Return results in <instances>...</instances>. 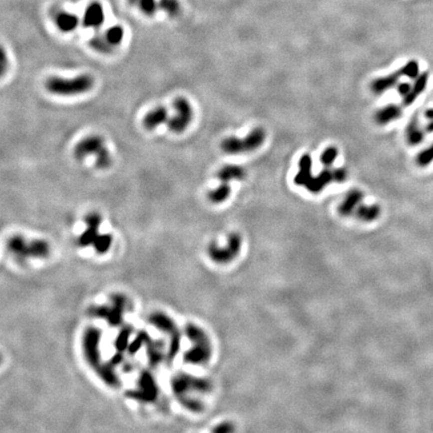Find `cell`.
Wrapping results in <instances>:
<instances>
[{
	"label": "cell",
	"mask_w": 433,
	"mask_h": 433,
	"mask_svg": "<svg viewBox=\"0 0 433 433\" xmlns=\"http://www.w3.org/2000/svg\"><path fill=\"white\" fill-rule=\"evenodd\" d=\"M101 332L98 328L88 327L82 335V352L83 357L90 369L98 378L110 388H118L120 380L113 368L102 360L100 351Z\"/></svg>",
	"instance_id": "6da1fadb"
},
{
	"label": "cell",
	"mask_w": 433,
	"mask_h": 433,
	"mask_svg": "<svg viewBox=\"0 0 433 433\" xmlns=\"http://www.w3.org/2000/svg\"><path fill=\"white\" fill-rule=\"evenodd\" d=\"M6 250L19 260H43L49 257L51 248L44 239L13 235L6 241Z\"/></svg>",
	"instance_id": "7a4b0ae2"
},
{
	"label": "cell",
	"mask_w": 433,
	"mask_h": 433,
	"mask_svg": "<svg viewBox=\"0 0 433 433\" xmlns=\"http://www.w3.org/2000/svg\"><path fill=\"white\" fill-rule=\"evenodd\" d=\"M94 86L92 75L84 73L74 77L50 76L44 82L46 91L53 95L74 96L88 92Z\"/></svg>",
	"instance_id": "3957f363"
},
{
	"label": "cell",
	"mask_w": 433,
	"mask_h": 433,
	"mask_svg": "<svg viewBox=\"0 0 433 433\" xmlns=\"http://www.w3.org/2000/svg\"><path fill=\"white\" fill-rule=\"evenodd\" d=\"M90 156L95 158V166L98 169H107L112 163L103 137L97 134L85 136L76 143L73 149V157L77 161H82Z\"/></svg>",
	"instance_id": "277c9868"
},
{
	"label": "cell",
	"mask_w": 433,
	"mask_h": 433,
	"mask_svg": "<svg viewBox=\"0 0 433 433\" xmlns=\"http://www.w3.org/2000/svg\"><path fill=\"white\" fill-rule=\"evenodd\" d=\"M266 139V131L262 127L254 128L245 138L230 136L225 138L222 143V150L229 155H239L253 152L259 149Z\"/></svg>",
	"instance_id": "5b68a950"
},
{
	"label": "cell",
	"mask_w": 433,
	"mask_h": 433,
	"mask_svg": "<svg viewBox=\"0 0 433 433\" xmlns=\"http://www.w3.org/2000/svg\"><path fill=\"white\" fill-rule=\"evenodd\" d=\"M174 108L176 114L168 119L167 125L172 132H184L194 117V111L190 101L185 97H178L174 101Z\"/></svg>",
	"instance_id": "8992f818"
},
{
	"label": "cell",
	"mask_w": 433,
	"mask_h": 433,
	"mask_svg": "<svg viewBox=\"0 0 433 433\" xmlns=\"http://www.w3.org/2000/svg\"><path fill=\"white\" fill-rule=\"evenodd\" d=\"M127 301L123 296H114L110 304L95 309V315L103 318L110 325H117L121 322L126 308Z\"/></svg>",
	"instance_id": "52a82bcc"
},
{
	"label": "cell",
	"mask_w": 433,
	"mask_h": 433,
	"mask_svg": "<svg viewBox=\"0 0 433 433\" xmlns=\"http://www.w3.org/2000/svg\"><path fill=\"white\" fill-rule=\"evenodd\" d=\"M417 73H418V63L412 61L408 63L406 66H404L402 69H400L396 74H391L386 77L375 79L371 84V88L375 93H381L389 89L390 87H392L393 84L396 83L399 76L407 75L409 77H414Z\"/></svg>",
	"instance_id": "ba28073f"
},
{
	"label": "cell",
	"mask_w": 433,
	"mask_h": 433,
	"mask_svg": "<svg viewBox=\"0 0 433 433\" xmlns=\"http://www.w3.org/2000/svg\"><path fill=\"white\" fill-rule=\"evenodd\" d=\"M102 218L98 213H90L85 217V230L78 237L77 243L80 247L85 248L92 246L95 240L99 237V228Z\"/></svg>",
	"instance_id": "9c48e42d"
},
{
	"label": "cell",
	"mask_w": 433,
	"mask_h": 433,
	"mask_svg": "<svg viewBox=\"0 0 433 433\" xmlns=\"http://www.w3.org/2000/svg\"><path fill=\"white\" fill-rule=\"evenodd\" d=\"M104 21V11L103 7L98 2L90 3L83 14L82 23L88 28H98L102 25Z\"/></svg>",
	"instance_id": "30bf717a"
},
{
	"label": "cell",
	"mask_w": 433,
	"mask_h": 433,
	"mask_svg": "<svg viewBox=\"0 0 433 433\" xmlns=\"http://www.w3.org/2000/svg\"><path fill=\"white\" fill-rule=\"evenodd\" d=\"M169 118L170 116L167 107L160 105L150 110L146 115L143 116L142 125L148 130H154L161 124L167 123Z\"/></svg>",
	"instance_id": "8fae6325"
},
{
	"label": "cell",
	"mask_w": 433,
	"mask_h": 433,
	"mask_svg": "<svg viewBox=\"0 0 433 433\" xmlns=\"http://www.w3.org/2000/svg\"><path fill=\"white\" fill-rule=\"evenodd\" d=\"M332 182H335L334 171L330 169H325L317 176L312 175L304 187L312 194H318Z\"/></svg>",
	"instance_id": "7c38bea8"
},
{
	"label": "cell",
	"mask_w": 433,
	"mask_h": 433,
	"mask_svg": "<svg viewBox=\"0 0 433 433\" xmlns=\"http://www.w3.org/2000/svg\"><path fill=\"white\" fill-rule=\"evenodd\" d=\"M54 22H55L56 27L60 31L64 32V33H68V32H71V31L76 29V27L79 24V19L73 13L66 12V11H60L57 14H55Z\"/></svg>",
	"instance_id": "4fadbf2b"
},
{
	"label": "cell",
	"mask_w": 433,
	"mask_h": 433,
	"mask_svg": "<svg viewBox=\"0 0 433 433\" xmlns=\"http://www.w3.org/2000/svg\"><path fill=\"white\" fill-rule=\"evenodd\" d=\"M217 177L222 183H229L231 181H241L246 177V171L243 167L237 165H228L223 167L217 174Z\"/></svg>",
	"instance_id": "5bb4252c"
},
{
	"label": "cell",
	"mask_w": 433,
	"mask_h": 433,
	"mask_svg": "<svg viewBox=\"0 0 433 433\" xmlns=\"http://www.w3.org/2000/svg\"><path fill=\"white\" fill-rule=\"evenodd\" d=\"M312 176V159L310 155L305 154L299 161V173L294 178V183L297 186H305Z\"/></svg>",
	"instance_id": "9a60e30c"
},
{
	"label": "cell",
	"mask_w": 433,
	"mask_h": 433,
	"mask_svg": "<svg viewBox=\"0 0 433 433\" xmlns=\"http://www.w3.org/2000/svg\"><path fill=\"white\" fill-rule=\"evenodd\" d=\"M363 199V194L362 192L358 191V190H352L350 191L347 196L345 197L342 205L339 208V211L342 215H350L355 209L356 207L361 203Z\"/></svg>",
	"instance_id": "2e32d148"
},
{
	"label": "cell",
	"mask_w": 433,
	"mask_h": 433,
	"mask_svg": "<svg viewBox=\"0 0 433 433\" xmlns=\"http://www.w3.org/2000/svg\"><path fill=\"white\" fill-rule=\"evenodd\" d=\"M401 114V107L396 105H388L380 109L375 116V119L380 124H385L391 120L396 119Z\"/></svg>",
	"instance_id": "e0dca14e"
},
{
	"label": "cell",
	"mask_w": 433,
	"mask_h": 433,
	"mask_svg": "<svg viewBox=\"0 0 433 433\" xmlns=\"http://www.w3.org/2000/svg\"><path fill=\"white\" fill-rule=\"evenodd\" d=\"M104 38L105 40L109 43V45H111L112 47L119 45L124 37V29L122 26L120 25H114L109 27L105 33H104Z\"/></svg>",
	"instance_id": "ac0fdd59"
},
{
	"label": "cell",
	"mask_w": 433,
	"mask_h": 433,
	"mask_svg": "<svg viewBox=\"0 0 433 433\" xmlns=\"http://www.w3.org/2000/svg\"><path fill=\"white\" fill-rule=\"evenodd\" d=\"M380 213V209L378 206H364L361 205L356 211V215L359 219L363 221H373L375 220Z\"/></svg>",
	"instance_id": "d6986e66"
},
{
	"label": "cell",
	"mask_w": 433,
	"mask_h": 433,
	"mask_svg": "<svg viewBox=\"0 0 433 433\" xmlns=\"http://www.w3.org/2000/svg\"><path fill=\"white\" fill-rule=\"evenodd\" d=\"M231 194V188L228 185V183H223L220 187H218L217 189L211 191L209 193V199L213 202V203H222L225 200H227L229 198Z\"/></svg>",
	"instance_id": "ffe728a7"
},
{
	"label": "cell",
	"mask_w": 433,
	"mask_h": 433,
	"mask_svg": "<svg viewBox=\"0 0 433 433\" xmlns=\"http://www.w3.org/2000/svg\"><path fill=\"white\" fill-rule=\"evenodd\" d=\"M112 245V237L109 234L99 235V237L95 240L92 247L98 254H105Z\"/></svg>",
	"instance_id": "44dd1931"
},
{
	"label": "cell",
	"mask_w": 433,
	"mask_h": 433,
	"mask_svg": "<svg viewBox=\"0 0 433 433\" xmlns=\"http://www.w3.org/2000/svg\"><path fill=\"white\" fill-rule=\"evenodd\" d=\"M159 8L171 16L178 15L181 10L178 0H160Z\"/></svg>",
	"instance_id": "7402d4cb"
},
{
	"label": "cell",
	"mask_w": 433,
	"mask_h": 433,
	"mask_svg": "<svg viewBox=\"0 0 433 433\" xmlns=\"http://www.w3.org/2000/svg\"><path fill=\"white\" fill-rule=\"evenodd\" d=\"M90 45L92 48H94L96 51L101 52V53H109L112 50V46L109 45V43L105 40L104 36L102 35H97L94 36L93 38L90 39Z\"/></svg>",
	"instance_id": "603a6c76"
},
{
	"label": "cell",
	"mask_w": 433,
	"mask_h": 433,
	"mask_svg": "<svg viewBox=\"0 0 433 433\" xmlns=\"http://www.w3.org/2000/svg\"><path fill=\"white\" fill-rule=\"evenodd\" d=\"M338 154H339L338 150L335 147H329V148H327L322 153V155L320 157L321 164L324 167H326V168H330L334 164L336 158L338 157Z\"/></svg>",
	"instance_id": "cb8c5ba5"
},
{
	"label": "cell",
	"mask_w": 433,
	"mask_h": 433,
	"mask_svg": "<svg viewBox=\"0 0 433 433\" xmlns=\"http://www.w3.org/2000/svg\"><path fill=\"white\" fill-rule=\"evenodd\" d=\"M137 4L139 5L140 10L149 16L155 14L159 7V3L156 0H138Z\"/></svg>",
	"instance_id": "d4e9b609"
},
{
	"label": "cell",
	"mask_w": 433,
	"mask_h": 433,
	"mask_svg": "<svg viewBox=\"0 0 433 433\" xmlns=\"http://www.w3.org/2000/svg\"><path fill=\"white\" fill-rule=\"evenodd\" d=\"M9 69V57L6 49L0 44V78L3 77Z\"/></svg>",
	"instance_id": "484cf974"
},
{
	"label": "cell",
	"mask_w": 433,
	"mask_h": 433,
	"mask_svg": "<svg viewBox=\"0 0 433 433\" xmlns=\"http://www.w3.org/2000/svg\"><path fill=\"white\" fill-rule=\"evenodd\" d=\"M334 171V177H335V182L337 183H342L344 181H346L347 179V171L344 168H339V169H335Z\"/></svg>",
	"instance_id": "4316f807"
},
{
	"label": "cell",
	"mask_w": 433,
	"mask_h": 433,
	"mask_svg": "<svg viewBox=\"0 0 433 433\" xmlns=\"http://www.w3.org/2000/svg\"><path fill=\"white\" fill-rule=\"evenodd\" d=\"M397 90H398V92H399L400 95H402V96L405 97V96L410 92V90H411V86H410V84L404 82V83H401V84L398 85Z\"/></svg>",
	"instance_id": "83f0119b"
},
{
	"label": "cell",
	"mask_w": 433,
	"mask_h": 433,
	"mask_svg": "<svg viewBox=\"0 0 433 433\" xmlns=\"http://www.w3.org/2000/svg\"><path fill=\"white\" fill-rule=\"evenodd\" d=\"M128 2H129L130 4H132V5H134V4H137L138 0H128Z\"/></svg>",
	"instance_id": "f1b7e54d"
},
{
	"label": "cell",
	"mask_w": 433,
	"mask_h": 433,
	"mask_svg": "<svg viewBox=\"0 0 433 433\" xmlns=\"http://www.w3.org/2000/svg\"><path fill=\"white\" fill-rule=\"evenodd\" d=\"M1 363H2V356L0 354V365H1Z\"/></svg>",
	"instance_id": "f546056e"
}]
</instances>
